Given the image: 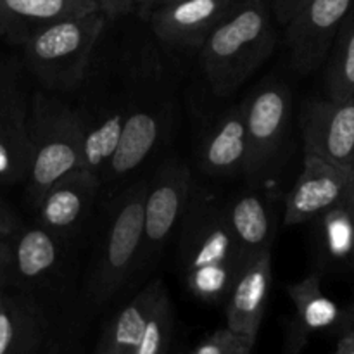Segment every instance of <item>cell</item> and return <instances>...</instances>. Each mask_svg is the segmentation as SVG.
Masks as SVG:
<instances>
[{"instance_id": "cell-1", "label": "cell", "mask_w": 354, "mask_h": 354, "mask_svg": "<svg viewBox=\"0 0 354 354\" xmlns=\"http://www.w3.org/2000/svg\"><path fill=\"white\" fill-rule=\"evenodd\" d=\"M180 225L187 287L204 303H225L237 277L249 265L228 223L227 207L211 197L190 196Z\"/></svg>"}, {"instance_id": "cell-2", "label": "cell", "mask_w": 354, "mask_h": 354, "mask_svg": "<svg viewBox=\"0 0 354 354\" xmlns=\"http://www.w3.org/2000/svg\"><path fill=\"white\" fill-rule=\"evenodd\" d=\"M275 30L265 0H237L201 45V64L214 95L241 88L275 48Z\"/></svg>"}, {"instance_id": "cell-3", "label": "cell", "mask_w": 354, "mask_h": 354, "mask_svg": "<svg viewBox=\"0 0 354 354\" xmlns=\"http://www.w3.org/2000/svg\"><path fill=\"white\" fill-rule=\"evenodd\" d=\"M106 23V16L97 9L40 28L23 45L24 66L50 92L76 88L85 80Z\"/></svg>"}, {"instance_id": "cell-4", "label": "cell", "mask_w": 354, "mask_h": 354, "mask_svg": "<svg viewBox=\"0 0 354 354\" xmlns=\"http://www.w3.org/2000/svg\"><path fill=\"white\" fill-rule=\"evenodd\" d=\"M83 120L80 113L47 92L31 93L28 140V196L33 206L45 190L73 169L82 168Z\"/></svg>"}, {"instance_id": "cell-5", "label": "cell", "mask_w": 354, "mask_h": 354, "mask_svg": "<svg viewBox=\"0 0 354 354\" xmlns=\"http://www.w3.org/2000/svg\"><path fill=\"white\" fill-rule=\"evenodd\" d=\"M145 187L147 183L133 185L114 206L90 282V296L95 303L111 299L127 283L144 251Z\"/></svg>"}, {"instance_id": "cell-6", "label": "cell", "mask_w": 354, "mask_h": 354, "mask_svg": "<svg viewBox=\"0 0 354 354\" xmlns=\"http://www.w3.org/2000/svg\"><path fill=\"white\" fill-rule=\"evenodd\" d=\"M30 106L21 64L14 59L0 61V183L23 182L28 176Z\"/></svg>"}, {"instance_id": "cell-7", "label": "cell", "mask_w": 354, "mask_h": 354, "mask_svg": "<svg viewBox=\"0 0 354 354\" xmlns=\"http://www.w3.org/2000/svg\"><path fill=\"white\" fill-rule=\"evenodd\" d=\"M249 159L245 176L261 175L275 161L286 142L292 114V95L282 83H272L256 90L244 104Z\"/></svg>"}, {"instance_id": "cell-8", "label": "cell", "mask_w": 354, "mask_h": 354, "mask_svg": "<svg viewBox=\"0 0 354 354\" xmlns=\"http://www.w3.org/2000/svg\"><path fill=\"white\" fill-rule=\"evenodd\" d=\"M354 0H310L283 26L296 71H315L324 64Z\"/></svg>"}, {"instance_id": "cell-9", "label": "cell", "mask_w": 354, "mask_h": 354, "mask_svg": "<svg viewBox=\"0 0 354 354\" xmlns=\"http://www.w3.org/2000/svg\"><path fill=\"white\" fill-rule=\"evenodd\" d=\"M354 180V166L328 162L317 156L304 154L303 171L286 199V225L315 221L348 199Z\"/></svg>"}, {"instance_id": "cell-10", "label": "cell", "mask_w": 354, "mask_h": 354, "mask_svg": "<svg viewBox=\"0 0 354 354\" xmlns=\"http://www.w3.org/2000/svg\"><path fill=\"white\" fill-rule=\"evenodd\" d=\"M192 196V176L185 162H165L145 187L144 251H159L182 221Z\"/></svg>"}, {"instance_id": "cell-11", "label": "cell", "mask_w": 354, "mask_h": 354, "mask_svg": "<svg viewBox=\"0 0 354 354\" xmlns=\"http://www.w3.org/2000/svg\"><path fill=\"white\" fill-rule=\"evenodd\" d=\"M304 154L341 166H354V97L313 100L301 118Z\"/></svg>"}, {"instance_id": "cell-12", "label": "cell", "mask_w": 354, "mask_h": 354, "mask_svg": "<svg viewBox=\"0 0 354 354\" xmlns=\"http://www.w3.org/2000/svg\"><path fill=\"white\" fill-rule=\"evenodd\" d=\"M100 182L78 168L55 180L37 203L38 225L62 241L78 232L88 216Z\"/></svg>"}, {"instance_id": "cell-13", "label": "cell", "mask_w": 354, "mask_h": 354, "mask_svg": "<svg viewBox=\"0 0 354 354\" xmlns=\"http://www.w3.org/2000/svg\"><path fill=\"white\" fill-rule=\"evenodd\" d=\"M237 0H169L149 12L152 31L159 40L180 47L204 44L218 21Z\"/></svg>"}, {"instance_id": "cell-14", "label": "cell", "mask_w": 354, "mask_h": 354, "mask_svg": "<svg viewBox=\"0 0 354 354\" xmlns=\"http://www.w3.org/2000/svg\"><path fill=\"white\" fill-rule=\"evenodd\" d=\"M287 294L292 301L294 315L287 327L283 354H301L311 335L318 332H341L344 310L325 296L318 273L306 277L301 282L290 283Z\"/></svg>"}, {"instance_id": "cell-15", "label": "cell", "mask_w": 354, "mask_h": 354, "mask_svg": "<svg viewBox=\"0 0 354 354\" xmlns=\"http://www.w3.org/2000/svg\"><path fill=\"white\" fill-rule=\"evenodd\" d=\"M273 287L272 251L263 252L237 277L225 299L227 327L258 339Z\"/></svg>"}, {"instance_id": "cell-16", "label": "cell", "mask_w": 354, "mask_h": 354, "mask_svg": "<svg viewBox=\"0 0 354 354\" xmlns=\"http://www.w3.org/2000/svg\"><path fill=\"white\" fill-rule=\"evenodd\" d=\"M249 142L241 106L232 107L204 133L199 147V165L207 175L230 176L245 173Z\"/></svg>"}, {"instance_id": "cell-17", "label": "cell", "mask_w": 354, "mask_h": 354, "mask_svg": "<svg viewBox=\"0 0 354 354\" xmlns=\"http://www.w3.org/2000/svg\"><path fill=\"white\" fill-rule=\"evenodd\" d=\"M90 10L95 0H0V40L24 45L40 28Z\"/></svg>"}, {"instance_id": "cell-18", "label": "cell", "mask_w": 354, "mask_h": 354, "mask_svg": "<svg viewBox=\"0 0 354 354\" xmlns=\"http://www.w3.org/2000/svg\"><path fill=\"white\" fill-rule=\"evenodd\" d=\"M162 135V118L147 107L128 109L120 142L106 169V180L130 175L151 156Z\"/></svg>"}, {"instance_id": "cell-19", "label": "cell", "mask_w": 354, "mask_h": 354, "mask_svg": "<svg viewBox=\"0 0 354 354\" xmlns=\"http://www.w3.org/2000/svg\"><path fill=\"white\" fill-rule=\"evenodd\" d=\"M227 207V218L245 261L252 263L263 252L272 251L275 216L270 204L254 192L235 197Z\"/></svg>"}, {"instance_id": "cell-20", "label": "cell", "mask_w": 354, "mask_h": 354, "mask_svg": "<svg viewBox=\"0 0 354 354\" xmlns=\"http://www.w3.org/2000/svg\"><path fill=\"white\" fill-rule=\"evenodd\" d=\"M10 241L12 251V286L40 282L57 266L62 239L41 225L21 227Z\"/></svg>"}, {"instance_id": "cell-21", "label": "cell", "mask_w": 354, "mask_h": 354, "mask_svg": "<svg viewBox=\"0 0 354 354\" xmlns=\"http://www.w3.org/2000/svg\"><path fill=\"white\" fill-rule=\"evenodd\" d=\"M165 294L166 290L161 280H154L145 286L133 299H130V303L118 311L106 328L100 344L120 354H133L156 306Z\"/></svg>"}, {"instance_id": "cell-22", "label": "cell", "mask_w": 354, "mask_h": 354, "mask_svg": "<svg viewBox=\"0 0 354 354\" xmlns=\"http://www.w3.org/2000/svg\"><path fill=\"white\" fill-rule=\"evenodd\" d=\"M40 332L37 306L30 299L0 290V354H31Z\"/></svg>"}, {"instance_id": "cell-23", "label": "cell", "mask_w": 354, "mask_h": 354, "mask_svg": "<svg viewBox=\"0 0 354 354\" xmlns=\"http://www.w3.org/2000/svg\"><path fill=\"white\" fill-rule=\"evenodd\" d=\"M128 109L130 107L107 111L90 127L83 121L82 169L92 173L99 182L104 180L107 166L116 151Z\"/></svg>"}, {"instance_id": "cell-24", "label": "cell", "mask_w": 354, "mask_h": 354, "mask_svg": "<svg viewBox=\"0 0 354 354\" xmlns=\"http://www.w3.org/2000/svg\"><path fill=\"white\" fill-rule=\"evenodd\" d=\"M327 68V93L330 100L354 97V7L342 23L330 50Z\"/></svg>"}, {"instance_id": "cell-25", "label": "cell", "mask_w": 354, "mask_h": 354, "mask_svg": "<svg viewBox=\"0 0 354 354\" xmlns=\"http://www.w3.org/2000/svg\"><path fill=\"white\" fill-rule=\"evenodd\" d=\"M317 220L320 223V245L325 259L354 265V218L351 211L341 204Z\"/></svg>"}, {"instance_id": "cell-26", "label": "cell", "mask_w": 354, "mask_h": 354, "mask_svg": "<svg viewBox=\"0 0 354 354\" xmlns=\"http://www.w3.org/2000/svg\"><path fill=\"white\" fill-rule=\"evenodd\" d=\"M173 334V311L168 296H162L156 306L133 354H168Z\"/></svg>"}, {"instance_id": "cell-27", "label": "cell", "mask_w": 354, "mask_h": 354, "mask_svg": "<svg viewBox=\"0 0 354 354\" xmlns=\"http://www.w3.org/2000/svg\"><path fill=\"white\" fill-rule=\"evenodd\" d=\"M254 344V339L225 327L207 335L190 354H251Z\"/></svg>"}, {"instance_id": "cell-28", "label": "cell", "mask_w": 354, "mask_h": 354, "mask_svg": "<svg viewBox=\"0 0 354 354\" xmlns=\"http://www.w3.org/2000/svg\"><path fill=\"white\" fill-rule=\"evenodd\" d=\"M95 3L106 19H116L135 12V0H95Z\"/></svg>"}, {"instance_id": "cell-29", "label": "cell", "mask_w": 354, "mask_h": 354, "mask_svg": "<svg viewBox=\"0 0 354 354\" xmlns=\"http://www.w3.org/2000/svg\"><path fill=\"white\" fill-rule=\"evenodd\" d=\"M12 286V251L10 241L0 237V290Z\"/></svg>"}, {"instance_id": "cell-30", "label": "cell", "mask_w": 354, "mask_h": 354, "mask_svg": "<svg viewBox=\"0 0 354 354\" xmlns=\"http://www.w3.org/2000/svg\"><path fill=\"white\" fill-rule=\"evenodd\" d=\"M306 2H310V0H272V9L277 19L286 24Z\"/></svg>"}, {"instance_id": "cell-31", "label": "cell", "mask_w": 354, "mask_h": 354, "mask_svg": "<svg viewBox=\"0 0 354 354\" xmlns=\"http://www.w3.org/2000/svg\"><path fill=\"white\" fill-rule=\"evenodd\" d=\"M21 227H23V225L17 220L16 214L0 201V237L10 239Z\"/></svg>"}, {"instance_id": "cell-32", "label": "cell", "mask_w": 354, "mask_h": 354, "mask_svg": "<svg viewBox=\"0 0 354 354\" xmlns=\"http://www.w3.org/2000/svg\"><path fill=\"white\" fill-rule=\"evenodd\" d=\"M334 354H354V330L342 332Z\"/></svg>"}, {"instance_id": "cell-33", "label": "cell", "mask_w": 354, "mask_h": 354, "mask_svg": "<svg viewBox=\"0 0 354 354\" xmlns=\"http://www.w3.org/2000/svg\"><path fill=\"white\" fill-rule=\"evenodd\" d=\"M348 330H354V304H351L349 308L344 310V317H342V325H341V332H348Z\"/></svg>"}, {"instance_id": "cell-34", "label": "cell", "mask_w": 354, "mask_h": 354, "mask_svg": "<svg viewBox=\"0 0 354 354\" xmlns=\"http://www.w3.org/2000/svg\"><path fill=\"white\" fill-rule=\"evenodd\" d=\"M156 6V0H135V10L142 16H149L152 9Z\"/></svg>"}, {"instance_id": "cell-35", "label": "cell", "mask_w": 354, "mask_h": 354, "mask_svg": "<svg viewBox=\"0 0 354 354\" xmlns=\"http://www.w3.org/2000/svg\"><path fill=\"white\" fill-rule=\"evenodd\" d=\"M344 206L348 207L349 211H351V214H353V218H354V180H353V185H351V189H349L348 199H346Z\"/></svg>"}, {"instance_id": "cell-36", "label": "cell", "mask_w": 354, "mask_h": 354, "mask_svg": "<svg viewBox=\"0 0 354 354\" xmlns=\"http://www.w3.org/2000/svg\"><path fill=\"white\" fill-rule=\"evenodd\" d=\"M95 354H120V353L113 351V349H111V348H107V346H104V344H99V348H97Z\"/></svg>"}, {"instance_id": "cell-37", "label": "cell", "mask_w": 354, "mask_h": 354, "mask_svg": "<svg viewBox=\"0 0 354 354\" xmlns=\"http://www.w3.org/2000/svg\"><path fill=\"white\" fill-rule=\"evenodd\" d=\"M162 2H169V0H161V2H159V3H162ZM159 3H158V6H159Z\"/></svg>"}, {"instance_id": "cell-38", "label": "cell", "mask_w": 354, "mask_h": 354, "mask_svg": "<svg viewBox=\"0 0 354 354\" xmlns=\"http://www.w3.org/2000/svg\"><path fill=\"white\" fill-rule=\"evenodd\" d=\"M159 2H161V0H156V6H158V3H159ZM156 6H154V7H156Z\"/></svg>"}]
</instances>
